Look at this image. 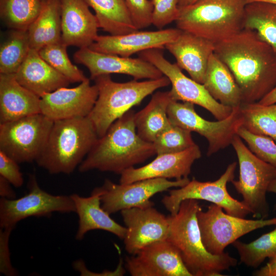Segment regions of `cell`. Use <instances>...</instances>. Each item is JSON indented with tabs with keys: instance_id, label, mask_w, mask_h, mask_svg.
I'll list each match as a JSON object with an SVG mask.
<instances>
[{
	"instance_id": "6da1fadb",
	"label": "cell",
	"mask_w": 276,
	"mask_h": 276,
	"mask_svg": "<svg viewBox=\"0 0 276 276\" xmlns=\"http://www.w3.org/2000/svg\"><path fill=\"white\" fill-rule=\"evenodd\" d=\"M214 53L229 68L242 103L258 102L276 86V54L255 31L243 29L215 43Z\"/></svg>"
},
{
	"instance_id": "7a4b0ae2",
	"label": "cell",
	"mask_w": 276,
	"mask_h": 276,
	"mask_svg": "<svg viewBox=\"0 0 276 276\" xmlns=\"http://www.w3.org/2000/svg\"><path fill=\"white\" fill-rule=\"evenodd\" d=\"M134 113L130 109L98 137L79 166V172L97 170L121 174L156 154L153 143L145 141L137 134Z\"/></svg>"
},
{
	"instance_id": "3957f363",
	"label": "cell",
	"mask_w": 276,
	"mask_h": 276,
	"mask_svg": "<svg viewBox=\"0 0 276 276\" xmlns=\"http://www.w3.org/2000/svg\"><path fill=\"white\" fill-rule=\"evenodd\" d=\"M200 208L198 200L181 202L177 213L168 216L167 239L178 250L192 276H220L221 272L237 265L238 261L227 252L214 255L202 243L197 213Z\"/></svg>"
},
{
	"instance_id": "277c9868",
	"label": "cell",
	"mask_w": 276,
	"mask_h": 276,
	"mask_svg": "<svg viewBox=\"0 0 276 276\" xmlns=\"http://www.w3.org/2000/svg\"><path fill=\"white\" fill-rule=\"evenodd\" d=\"M98 139L88 117L54 121L36 162L50 174H70L79 167Z\"/></svg>"
},
{
	"instance_id": "5b68a950",
	"label": "cell",
	"mask_w": 276,
	"mask_h": 276,
	"mask_svg": "<svg viewBox=\"0 0 276 276\" xmlns=\"http://www.w3.org/2000/svg\"><path fill=\"white\" fill-rule=\"evenodd\" d=\"M246 0H197L179 7L177 28L216 43L244 29Z\"/></svg>"
},
{
	"instance_id": "8992f818",
	"label": "cell",
	"mask_w": 276,
	"mask_h": 276,
	"mask_svg": "<svg viewBox=\"0 0 276 276\" xmlns=\"http://www.w3.org/2000/svg\"><path fill=\"white\" fill-rule=\"evenodd\" d=\"M94 80L98 96L87 117L98 137L102 136L117 120L132 107L140 104L158 89L170 84L165 76L156 79L142 81L133 79L120 83L113 81L110 75H104Z\"/></svg>"
},
{
	"instance_id": "52a82bcc",
	"label": "cell",
	"mask_w": 276,
	"mask_h": 276,
	"mask_svg": "<svg viewBox=\"0 0 276 276\" xmlns=\"http://www.w3.org/2000/svg\"><path fill=\"white\" fill-rule=\"evenodd\" d=\"M238 157L239 176L231 181L254 217L266 219L269 212L266 193L276 178V168L257 157L237 134L232 144Z\"/></svg>"
},
{
	"instance_id": "ba28073f",
	"label": "cell",
	"mask_w": 276,
	"mask_h": 276,
	"mask_svg": "<svg viewBox=\"0 0 276 276\" xmlns=\"http://www.w3.org/2000/svg\"><path fill=\"white\" fill-rule=\"evenodd\" d=\"M54 121L38 113L0 124V151L18 164L36 161Z\"/></svg>"
},
{
	"instance_id": "9c48e42d",
	"label": "cell",
	"mask_w": 276,
	"mask_h": 276,
	"mask_svg": "<svg viewBox=\"0 0 276 276\" xmlns=\"http://www.w3.org/2000/svg\"><path fill=\"white\" fill-rule=\"evenodd\" d=\"M197 218L203 245L214 255L223 254L229 244L253 231L276 225V217L246 219L225 213L221 206L213 203L205 211L200 208Z\"/></svg>"
},
{
	"instance_id": "30bf717a",
	"label": "cell",
	"mask_w": 276,
	"mask_h": 276,
	"mask_svg": "<svg viewBox=\"0 0 276 276\" xmlns=\"http://www.w3.org/2000/svg\"><path fill=\"white\" fill-rule=\"evenodd\" d=\"M170 122L191 132H195L208 142L206 154L210 156L231 145L238 128L242 125L240 106L233 108L227 118L217 121H208L195 111L194 104L172 100L168 107Z\"/></svg>"
},
{
	"instance_id": "8fae6325",
	"label": "cell",
	"mask_w": 276,
	"mask_h": 276,
	"mask_svg": "<svg viewBox=\"0 0 276 276\" xmlns=\"http://www.w3.org/2000/svg\"><path fill=\"white\" fill-rule=\"evenodd\" d=\"M236 166V162L230 164L215 181L202 182L194 178L183 187L170 190L162 200L163 205L171 215H174L186 199L205 200L221 206L229 215L245 218L251 212L242 201L234 198L226 188L227 183L234 179Z\"/></svg>"
},
{
	"instance_id": "7c38bea8",
	"label": "cell",
	"mask_w": 276,
	"mask_h": 276,
	"mask_svg": "<svg viewBox=\"0 0 276 276\" xmlns=\"http://www.w3.org/2000/svg\"><path fill=\"white\" fill-rule=\"evenodd\" d=\"M163 49H152L139 53V57L152 64L167 77L172 85V100L190 102L208 110L217 120L228 117L233 108L225 106L210 94L203 84L187 77L175 63L164 57Z\"/></svg>"
},
{
	"instance_id": "4fadbf2b",
	"label": "cell",
	"mask_w": 276,
	"mask_h": 276,
	"mask_svg": "<svg viewBox=\"0 0 276 276\" xmlns=\"http://www.w3.org/2000/svg\"><path fill=\"white\" fill-rule=\"evenodd\" d=\"M29 192L18 199H0V226L14 228L22 219L29 217H49L54 212H76L70 196L54 195L41 189L36 176L31 174L28 181Z\"/></svg>"
},
{
	"instance_id": "5bb4252c",
	"label": "cell",
	"mask_w": 276,
	"mask_h": 276,
	"mask_svg": "<svg viewBox=\"0 0 276 276\" xmlns=\"http://www.w3.org/2000/svg\"><path fill=\"white\" fill-rule=\"evenodd\" d=\"M190 180L188 177L175 180L155 178L117 184L105 179L102 186L96 189L100 193L102 208L110 215L131 208L153 206L150 198L155 194L183 187Z\"/></svg>"
},
{
	"instance_id": "9a60e30c",
	"label": "cell",
	"mask_w": 276,
	"mask_h": 276,
	"mask_svg": "<svg viewBox=\"0 0 276 276\" xmlns=\"http://www.w3.org/2000/svg\"><path fill=\"white\" fill-rule=\"evenodd\" d=\"M126 267L132 276H192L177 248L167 239L127 257Z\"/></svg>"
},
{
	"instance_id": "2e32d148",
	"label": "cell",
	"mask_w": 276,
	"mask_h": 276,
	"mask_svg": "<svg viewBox=\"0 0 276 276\" xmlns=\"http://www.w3.org/2000/svg\"><path fill=\"white\" fill-rule=\"evenodd\" d=\"M121 214L127 228L125 248L129 254L135 255L145 246L167 239L169 217L153 206L125 209Z\"/></svg>"
},
{
	"instance_id": "e0dca14e",
	"label": "cell",
	"mask_w": 276,
	"mask_h": 276,
	"mask_svg": "<svg viewBox=\"0 0 276 276\" xmlns=\"http://www.w3.org/2000/svg\"><path fill=\"white\" fill-rule=\"evenodd\" d=\"M74 59L76 63L87 67L92 80L111 74L127 75L137 80L156 79L164 76L154 65L141 58L102 53L89 48L78 50L74 55Z\"/></svg>"
},
{
	"instance_id": "ac0fdd59",
	"label": "cell",
	"mask_w": 276,
	"mask_h": 276,
	"mask_svg": "<svg viewBox=\"0 0 276 276\" xmlns=\"http://www.w3.org/2000/svg\"><path fill=\"white\" fill-rule=\"evenodd\" d=\"M98 96L95 84L87 79L73 88L63 87L40 97L41 113L53 121L87 117Z\"/></svg>"
},
{
	"instance_id": "d6986e66",
	"label": "cell",
	"mask_w": 276,
	"mask_h": 276,
	"mask_svg": "<svg viewBox=\"0 0 276 276\" xmlns=\"http://www.w3.org/2000/svg\"><path fill=\"white\" fill-rule=\"evenodd\" d=\"M181 32L178 28H170L152 31L137 30L122 35H98L89 48L100 53L129 57L149 49H163Z\"/></svg>"
},
{
	"instance_id": "ffe728a7",
	"label": "cell",
	"mask_w": 276,
	"mask_h": 276,
	"mask_svg": "<svg viewBox=\"0 0 276 276\" xmlns=\"http://www.w3.org/2000/svg\"><path fill=\"white\" fill-rule=\"evenodd\" d=\"M201 156V150L197 144L181 152L157 155L155 159L144 166L133 167L124 171L120 174V183L155 178L175 180L187 178L193 163Z\"/></svg>"
},
{
	"instance_id": "44dd1931",
	"label": "cell",
	"mask_w": 276,
	"mask_h": 276,
	"mask_svg": "<svg viewBox=\"0 0 276 276\" xmlns=\"http://www.w3.org/2000/svg\"><path fill=\"white\" fill-rule=\"evenodd\" d=\"M62 41L67 47L89 48L99 35L95 14L85 0H60Z\"/></svg>"
},
{
	"instance_id": "7402d4cb",
	"label": "cell",
	"mask_w": 276,
	"mask_h": 276,
	"mask_svg": "<svg viewBox=\"0 0 276 276\" xmlns=\"http://www.w3.org/2000/svg\"><path fill=\"white\" fill-rule=\"evenodd\" d=\"M166 48L176 59V64L194 80L203 84L215 43L191 33L181 31L178 37Z\"/></svg>"
},
{
	"instance_id": "603a6c76",
	"label": "cell",
	"mask_w": 276,
	"mask_h": 276,
	"mask_svg": "<svg viewBox=\"0 0 276 276\" xmlns=\"http://www.w3.org/2000/svg\"><path fill=\"white\" fill-rule=\"evenodd\" d=\"M14 76L20 85L40 98L71 83L32 49Z\"/></svg>"
},
{
	"instance_id": "cb8c5ba5",
	"label": "cell",
	"mask_w": 276,
	"mask_h": 276,
	"mask_svg": "<svg viewBox=\"0 0 276 276\" xmlns=\"http://www.w3.org/2000/svg\"><path fill=\"white\" fill-rule=\"evenodd\" d=\"M40 98L16 80L14 74H0V124L41 113Z\"/></svg>"
},
{
	"instance_id": "d4e9b609",
	"label": "cell",
	"mask_w": 276,
	"mask_h": 276,
	"mask_svg": "<svg viewBox=\"0 0 276 276\" xmlns=\"http://www.w3.org/2000/svg\"><path fill=\"white\" fill-rule=\"evenodd\" d=\"M79 218L76 239L82 240L89 231L100 229L110 232L124 239L127 228L116 222L101 206L100 193L95 188L89 197L77 194L71 195Z\"/></svg>"
},
{
	"instance_id": "484cf974",
	"label": "cell",
	"mask_w": 276,
	"mask_h": 276,
	"mask_svg": "<svg viewBox=\"0 0 276 276\" xmlns=\"http://www.w3.org/2000/svg\"><path fill=\"white\" fill-rule=\"evenodd\" d=\"M203 84L214 99L225 106L235 108L242 103L234 77L214 53L210 57Z\"/></svg>"
},
{
	"instance_id": "4316f807",
	"label": "cell",
	"mask_w": 276,
	"mask_h": 276,
	"mask_svg": "<svg viewBox=\"0 0 276 276\" xmlns=\"http://www.w3.org/2000/svg\"><path fill=\"white\" fill-rule=\"evenodd\" d=\"M172 99L169 91H156L142 109L134 113L137 134L144 140L152 143L171 124L168 107Z\"/></svg>"
},
{
	"instance_id": "83f0119b",
	"label": "cell",
	"mask_w": 276,
	"mask_h": 276,
	"mask_svg": "<svg viewBox=\"0 0 276 276\" xmlns=\"http://www.w3.org/2000/svg\"><path fill=\"white\" fill-rule=\"evenodd\" d=\"M30 48L39 51L61 39L60 0H46L42 8L28 30Z\"/></svg>"
},
{
	"instance_id": "f1b7e54d",
	"label": "cell",
	"mask_w": 276,
	"mask_h": 276,
	"mask_svg": "<svg viewBox=\"0 0 276 276\" xmlns=\"http://www.w3.org/2000/svg\"><path fill=\"white\" fill-rule=\"evenodd\" d=\"M95 12L99 28L110 35H122L137 30L124 0H85Z\"/></svg>"
},
{
	"instance_id": "f546056e",
	"label": "cell",
	"mask_w": 276,
	"mask_h": 276,
	"mask_svg": "<svg viewBox=\"0 0 276 276\" xmlns=\"http://www.w3.org/2000/svg\"><path fill=\"white\" fill-rule=\"evenodd\" d=\"M244 29L256 32L276 54V4L264 2L247 4Z\"/></svg>"
},
{
	"instance_id": "4dcf8cb0",
	"label": "cell",
	"mask_w": 276,
	"mask_h": 276,
	"mask_svg": "<svg viewBox=\"0 0 276 276\" xmlns=\"http://www.w3.org/2000/svg\"><path fill=\"white\" fill-rule=\"evenodd\" d=\"M242 126L250 132L268 136L276 143V103H242Z\"/></svg>"
},
{
	"instance_id": "1f68e13d",
	"label": "cell",
	"mask_w": 276,
	"mask_h": 276,
	"mask_svg": "<svg viewBox=\"0 0 276 276\" xmlns=\"http://www.w3.org/2000/svg\"><path fill=\"white\" fill-rule=\"evenodd\" d=\"M43 0H0V16L12 30L28 31L39 14Z\"/></svg>"
},
{
	"instance_id": "d6a6232c",
	"label": "cell",
	"mask_w": 276,
	"mask_h": 276,
	"mask_svg": "<svg viewBox=\"0 0 276 276\" xmlns=\"http://www.w3.org/2000/svg\"><path fill=\"white\" fill-rule=\"evenodd\" d=\"M31 49L28 31L12 30L0 48V74H15Z\"/></svg>"
},
{
	"instance_id": "836d02e7",
	"label": "cell",
	"mask_w": 276,
	"mask_h": 276,
	"mask_svg": "<svg viewBox=\"0 0 276 276\" xmlns=\"http://www.w3.org/2000/svg\"><path fill=\"white\" fill-rule=\"evenodd\" d=\"M232 244L237 250L241 263L256 268L266 258L276 256V227L249 243L236 240Z\"/></svg>"
},
{
	"instance_id": "e575fe53",
	"label": "cell",
	"mask_w": 276,
	"mask_h": 276,
	"mask_svg": "<svg viewBox=\"0 0 276 276\" xmlns=\"http://www.w3.org/2000/svg\"><path fill=\"white\" fill-rule=\"evenodd\" d=\"M67 47L61 40L42 48L38 52L43 59L71 83H81L88 78L82 71L72 63L67 53Z\"/></svg>"
},
{
	"instance_id": "d590c367",
	"label": "cell",
	"mask_w": 276,
	"mask_h": 276,
	"mask_svg": "<svg viewBox=\"0 0 276 276\" xmlns=\"http://www.w3.org/2000/svg\"><path fill=\"white\" fill-rule=\"evenodd\" d=\"M191 132L171 123L153 142L156 154L179 152L194 146Z\"/></svg>"
},
{
	"instance_id": "8d00e7d4",
	"label": "cell",
	"mask_w": 276,
	"mask_h": 276,
	"mask_svg": "<svg viewBox=\"0 0 276 276\" xmlns=\"http://www.w3.org/2000/svg\"><path fill=\"white\" fill-rule=\"evenodd\" d=\"M237 134L259 158L276 168V143L270 137L252 133L240 126Z\"/></svg>"
},
{
	"instance_id": "74e56055",
	"label": "cell",
	"mask_w": 276,
	"mask_h": 276,
	"mask_svg": "<svg viewBox=\"0 0 276 276\" xmlns=\"http://www.w3.org/2000/svg\"><path fill=\"white\" fill-rule=\"evenodd\" d=\"M153 6L152 25L162 29L175 21L179 13V0H151Z\"/></svg>"
},
{
	"instance_id": "f35d334b",
	"label": "cell",
	"mask_w": 276,
	"mask_h": 276,
	"mask_svg": "<svg viewBox=\"0 0 276 276\" xmlns=\"http://www.w3.org/2000/svg\"><path fill=\"white\" fill-rule=\"evenodd\" d=\"M131 19L137 30L152 24L153 6L151 0H124Z\"/></svg>"
},
{
	"instance_id": "ab89813d",
	"label": "cell",
	"mask_w": 276,
	"mask_h": 276,
	"mask_svg": "<svg viewBox=\"0 0 276 276\" xmlns=\"http://www.w3.org/2000/svg\"><path fill=\"white\" fill-rule=\"evenodd\" d=\"M0 176L7 179L12 186L19 188L24 183V178L18 163L0 151Z\"/></svg>"
},
{
	"instance_id": "60d3db41",
	"label": "cell",
	"mask_w": 276,
	"mask_h": 276,
	"mask_svg": "<svg viewBox=\"0 0 276 276\" xmlns=\"http://www.w3.org/2000/svg\"><path fill=\"white\" fill-rule=\"evenodd\" d=\"M13 229L7 227L1 228L0 229V272L9 276L17 275L16 270L11 263L9 248V240Z\"/></svg>"
},
{
	"instance_id": "b9f144b4",
	"label": "cell",
	"mask_w": 276,
	"mask_h": 276,
	"mask_svg": "<svg viewBox=\"0 0 276 276\" xmlns=\"http://www.w3.org/2000/svg\"><path fill=\"white\" fill-rule=\"evenodd\" d=\"M11 185L7 179L0 176V196L1 198L8 199L16 198V194L12 188Z\"/></svg>"
},
{
	"instance_id": "7bdbcfd3",
	"label": "cell",
	"mask_w": 276,
	"mask_h": 276,
	"mask_svg": "<svg viewBox=\"0 0 276 276\" xmlns=\"http://www.w3.org/2000/svg\"><path fill=\"white\" fill-rule=\"evenodd\" d=\"M257 276H276V256L263 267L254 273Z\"/></svg>"
},
{
	"instance_id": "ee69618b",
	"label": "cell",
	"mask_w": 276,
	"mask_h": 276,
	"mask_svg": "<svg viewBox=\"0 0 276 276\" xmlns=\"http://www.w3.org/2000/svg\"><path fill=\"white\" fill-rule=\"evenodd\" d=\"M258 103L262 105H270L276 103V86Z\"/></svg>"
},
{
	"instance_id": "f6af8a7d",
	"label": "cell",
	"mask_w": 276,
	"mask_h": 276,
	"mask_svg": "<svg viewBox=\"0 0 276 276\" xmlns=\"http://www.w3.org/2000/svg\"><path fill=\"white\" fill-rule=\"evenodd\" d=\"M196 1L197 0H179L178 7L179 8L188 6L195 3Z\"/></svg>"
},
{
	"instance_id": "bcb514c9",
	"label": "cell",
	"mask_w": 276,
	"mask_h": 276,
	"mask_svg": "<svg viewBox=\"0 0 276 276\" xmlns=\"http://www.w3.org/2000/svg\"><path fill=\"white\" fill-rule=\"evenodd\" d=\"M268 192L276 194V178L270 183L268 188Z\"/></svg>"
},
{
	"instance_id": "7dc6e473",
	"label": "cell",
	"mask_w": 276,
	"mask_h": 276,
	"mask_svg": "<svg viewBox=\"0 0 276 276\" xmlns=\"http://www.w3.org/2000/svg\"><path fill=\"white\" fill-rule=\"evenodd\" d=\"M246 3H250L254 2H264L276 4V0H246Z\"/></svg>"
},
{
	"instance_id": "c3c4849f",
	"label": "cell",
	"mask_w": 276,
	"mask_h": 276,
	"mask_svg": "<svg viewBox=\"0 0 276 276\" xmlns=\"http://www.w3.org/2000/svg\"><path fill=\"white\" fill-rule=\"evenodd\" d=\"M43 1H46V0H43Z\"/></svg>"
}]
</instances>
